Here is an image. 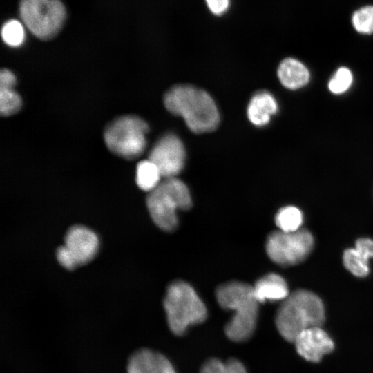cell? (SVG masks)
<instances>
[{
	"label": "cell",
	"instance_id": "7a4b0ae2",
	"mask_svg": "<svg viewBox=\"0 0 373 373\" xmlns=\"http://www.w3.org/2000/svg\"><path fill=\"white\" fill-rule=\"evenodd\" d=\"M166 108L182 117L189 128L195 133L215 130L220 115L212 97L204 90L188 84L171 87L164 97Z\"/></svg>",
	"mask_w": 373,
	"mask_h": 373
},
{
	"label": "cell",
	"instance_id": "2e32d148",
	"mask_svg": "<svg viewBox=\"0 0 373 373\" xmlns=\"http://www.w3.org/2000/svg\"><path fill=\"white\" fill-rule=\"evenodd\" d=\"M16 77L9 70L3 68L0 73V113L3 116L16 113L21 106V99L15 90Z\"/></svg>",
	"mask_w": 373,
	"mask_h": 373
},
{
	"label": "cell",
	"instance_id": "4fadbf2b",
	"mask_svg": "<svg viewBox=\"0 0 373 373\" xmlns=\"http://www.w3.org/2000/svg\"><path fill=\"white\" fill-rule=\"evenodd\" d=\"M254 295L260 303L285 300L289 294L284 278L274 273L258 279L253 286Z\"/></svg>",
	"mask_w": 373,
	"mask_h": 373
},
{
	"label": "cell",
	"instance_id": "cb8c5ba5",
	"mask_svg": "<svg viewBox=\"0 0 373 373\" xmlns=\"http://www.w3.org/2000/svg\"><path fill=\"white\" fill-rule=\"evenodd\" d=\"M57 258L60 265L67 269L73 270L77 267L64 245L57 249Z\"/></svg>",
	"mask_w": 373,
	"mask_h": 373
},
{
	"label": "cell",
	"instance_id": "484cf974",
	"mask_svg": "<svg viewBox=\"0 0 373 373\" xmlns=\"http://www.w3.org/2000/svg\"><path fill=\"white\" fill-rule=\"evenodd\" d=\"M355 248L368 260L373 258V240L359 238L356 242Z\"/></svg>",
	"mask_w": 373,
	"mask_h": 373
},
{
	"label": "cell",
	"instance_id": "5bb4252c",
	"mask_svg": "<svg viewBox=\"0 0 373 373\" xmlns=\"http://www.w3.org/2000/svg\"><path fill=\"white\" fill-rule=\"evenodd\" d=\"M278 111V104L274 97L267 91L256 93L250 99L247 107L249 121L257 126L267 125Z\"/></svg>",
	"mask_w": 373,
	"mask_h": 373
},
{
	"label": "cell",
	"instance_id": "e0dca14e",
	"mask_svg": "<svg viewBox=\"0 0 373 373\" xmlns=\"http://www.w3.org/2000/svg\"><path fill=\"white\" fill-rule=\"evenodd\" d=\"M161 178L159 169L151 160H144L137 164L135 181L142 190L151 192L160 183Z\"/></svg>",
	"mask_w": 373,
	"mask_h": 373
},
{
	"label": "cell",
	"instance_id": "ffe728a7",
	"mask_svg": "<svg viewBox=\"0 0 373 373\" xmlns=\"http://www.w3.org/2000/svg\"><path fill=\"white\" fill-rule=\"evenodd\" d=\"M345 268L357 277H365L369 273V260L356 248L348 249L343 254Z\"/></svg>",
	"mask_w": 373,
	"mask_h": 373
},
{
	"label": "cell",
	"instance_id": "9c48e42d",
	"mask_svg": "<svg viewBox=\"0 0 373 373\" xmlns=\"http://www.w3.org/2000/svg\"><path fill=\"white\" fill-rule=\"evenodd\" d=\"M185 157L183 143L173 133L161 137L149 155V159L155 164L164 178L176 177L184 167Z\"/></svg>",
	"mask_w": 373,
	"mask_h": 373
},
{
	"label": "cell",
	"instance_id": "d4e9b609",
	"mask_svg": "<svg viewBox=\"0 0 373 373\" xmlns=\"http://www.w3.org/2000/svg\"><path fill=\"white\" fill-rule=\"evenodd\" d=\"M206 4L215 15H222L227 12L230 6V0H204Z\"/></svg>",
	"mask_w": 373,
	"mask_h": 373
},
{
	"label": "cell",
	"instance_id": "ac0fdd59",
	"mask_svg": "<svg viewBox=\"0 0 373 373\" xmlns=\"http://www.w3.org/2000/svg\"><path fill=\"white\" fill-rule=\"evenodd\" d=\"M303 221V213L294 206L281 208L276 213L275 223L280 231L294 232L300 229Z\"/></svg>",
	"mask_w": 373,
	"mask_h": 373
},
{
	"label": "cell",
	"instance_id": "8992f818",
	"mask_svg": "<svg viewBox=\"0 0 373 373\" xmlns=\"http://www.w3.org/2000/svg\"><path fill=\"white\" fill-rule=\"evenodd\" d=\"M147 123L135 115H124L112 121L105 128L104 137L108 149L115 155L135 159L146 147Z\"/></svg>",
	"mask_w": 373,
	"mask_h": 373
},
{
	"label": "cell",
	"instance_id": "7c38bea8",
	"mask_svg": "<svg viewBox=\"0 0 373 373\" xmlns=\"http://www.w3.org/2000/svg\"><path fill=\"white\" fill-rule=\"evenodd\" d=\"M127 373H176L169 358L161 352L146 347L133 351L126 363Z\"/></svg>",
	"mask_w": 373,
	"mask_h": 373
},
{
	"label": "cell",
	"instance_id": "9a60e30c",
	"mask_svg": "<svg viewBox=\"0 0 373 373\" xmlns=\"http://www.w3.org/2000/svg\"><path fill=\"white\" fill-rule=\"evenodd\" d=\"M277 74L283 86L290 90L305 86L310 79L309 71L305 65L292 57L285 58L280 62Z\"/></svg>",
	"mask_w": 373,
	"mask_h": 373
},
{
	"label": "cell",
	"instance_id": "44dd1931",
	"mask_svg": "<svg viewBox=\"0 0 373 373\" xmlns=\"http://www.w3.org/2000/svg\"><path fill=\"white\" fill-rule=\"evenodd\" d=\"M352 24L356 32L363 35L373 33V6H365L352 15Z\"/></svg>",
	"mask_w": 373,
	"mask_h": 373
},
{
	"label": "cell",
	"instance_id": "5b68a950",
	"mask_svg": "<svg viewBox=\"0 0 373 373\" xmlns=\"http://www.w3.org/2000/svg\"><path fill=\"white\" fill-rule=\"evenodd\" d=\"M192 200L186 184L177 178H164L146 198V206L154 223L173 231L178 224L177 211L191 208Z\"/></svg>",
	"mask_w": 373,
	"mask_h": 373
},
{
	"label": "cell",
	"instance_id": "603a6c76",
	"mask_svg": "<svg viewBox=\"0 0 373 373\" xmlns=\"http://www.w3.org/2000/svg\"><path fill=\"white\" fill-rule=\"evenodd\" d=\"M353 75L351 70L347 67H340L334 73L328 82L329 91L335 95L345 93L352 86Z\"/></svg>",
	"mask_w": 373,
	"mask_h": 373
},
{
	"label": "cell",
	"instance_id": "7402d4cb",
	"mask_svg": "<svg viewBox=\"0 0 373 373\" xmlns=\"http://www.w3.org/2000/svg\"><path fill=\"white\" fill-rule=\"evenodd\" d=\"M3 41L12 47L21 46L25 39V30L22 23L15 19L6 21L1 29Z\"/></svg>",
	"mask_w": 373,
	"mask_h": 373
},
{
	"label": "cell",
	"instance_id": "277c9868",
	"mask_svg": "<svg viewBox=\"0 0 373 373\" xmlns=\"http://www.w3.org/2000/svg\"><path fill=\"white\" fill-rule=\"evenodd\" d=\"M163 307L169 328L178 336L185 335L190 326L201 324L207 318V309L202 300L184 281H175L168 287Z\"/></svg>",
	"mask_w": 373,
	"mask_h": 373
},
{
	"label": "cell",
	"instance_id": "30bf717a",
	"mask_svg": "<svg viewBox=\"0 0 373 373\" xmlns=\"http://www.w3.org/2000/svg\"><path fill=\"white\" fill-rule=\"evenodd\" d=\"M99 245L97 234L81 225L69 229L64 245L77 267L89 262L97 253Z\"/></svg>",
	"mask_w": 373,
	"mask_h": 373
},
{
	"label": "cell",
	"instance_id": "ba28073f",
	"mask_svg": "<svg viewBox=\"0 0 373 373\" xmlns=\"http://www.w3.org/2000/svg\"><path fill=\"white\" fill-rule=\"evenodd\" d=\"M314 246L312 233L303 229L294 232L280 230L271 233L266 241V252L276 264L294 265L303 261Z\"/></svg>",
	"mask_w": 373,
	"mask_h": 373
},
{
	"label": "cell",
	"instance_id": "52a82bcc",
	"mask_svg": "<svg viewBox=\"0 0 373 373\" xmlns=\"http://www.w3.org/2000/svg\"><path fill=\"white\" fill-rule=\"evenodd\" d=\"M19 15L24 25L35 36L47 40L59 32L66 11L61 0H21Z\"/></svg>",
	"mask_w": 373,
	"mask_h": 373
},
{
	"label": "cell",
	"instance_id": "8fae6325",
	"mask_svg": "<svg viewBox=\"0 0 373 373\" xmlns=\"http://www.w3.org/2000/svg\"><path fill=\"white\" fill-rule=\"evenodd\" d=\"M294 343L298 354L306 361L318 362L332 352L334 344L321 327H312L301 332Z\"/></svg>",
	"mask_w": 373,
	"mask_h": 373
},
{
	"label": "cell",
	"instance_id": "6da1fadb",
	"mask_svg": "<svg viewBox=\"0 0 373 373\" xmlns=\"http://www.w3.org/2000/svg\"><path fill=\"white\" fill-rule=\"evenodd\" d=\"M216 296L220 307L233 312L224 327L227 337L236 343L249 340L256 328L260 303L253 286L238 281L229 282L217 288Z\"/></svg>",
	"mask_w": 373,
	"mask_h": 373
},
{
	"label": "cell",
	"instance_id": "d6986e66",
	"mask_svg": "<svg viewBox=\"0 0 373 373\" xmlns=\"http://www.w3.org/2000/svg\"><path fill=\"white\" fill-rule=\"evenodd\" d=\"M200 373H247L243 363L236 358L222 361L217 358H208L201 366Z\"/></svg>",
	"mask_w": 373,
	"mask_h": 373
},
{
	"label": "cell",
	"instance_id": "3957f363",
	"mask_svg": "<svg viewBox=\"0 0 373 373\" xmlns=\"http://www.w3.org/2000/svg\"><path fill=\"white\" fill-rule=\"evenodd\" d=\"M325 309L321 298L307 290H297L283 300L275 324L284 339L294 343L303 330L321 327L325 321Z\"/></svg>",
	"mask_w": 373,
	"mask_h": 373
}]
</instances>
